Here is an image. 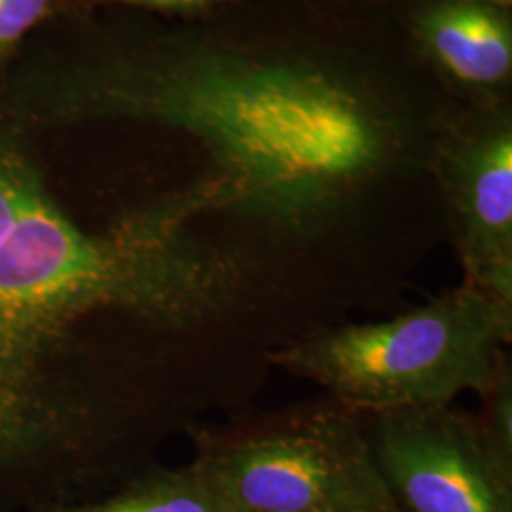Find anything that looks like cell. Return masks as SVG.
<instances>
[{
    "label": "cell",
    "mask_w": 512,
    "mask_h": 512,
    "mask_svg": "<svg viewBox=\"0 0 512 512\" xmlns=\"http://www.w3.org/2000/svg\"><path fill=\"white\" fill-rule=\"evenodd\" d=\"M232 260L186 245L164 224L105 238L82 232L42 186L18 207L0 194V463L57 435L67 412L50 366L74 327L120 310L188 325L238 289Z\"/></svg>",
    "instance_id": "obj_1"
},
{
    "label": "cell",
    "mask_w": 512,
    "mask_h": 512,
    "mask_svg": "<svg viewBox=\"0 0 512 512\" xmlns=\"http://www.w3.org/2000/svg\"><path fill=\"white\" fill-rule=\"evenodd\" d=\"M512 306L471 285L393 319L310 334L274 363L365 418L482 397L509 363Z\"/></svg>",
    "instance_id": "obj_2"
},
{
    "label": "cell",
    "mask_w": 512,
    "mask_h": 512,
    "mask_svg": "<svg viewBox=\"0 0 512 512\" xmlns=\"http://www.w3.org/2000/svg\"><path fill=\"white\" fill-rule=\"evenodd\" d=\"M192 465L230 512H401L361 416L332 401L198 431Z\"/></svg>",
    "instance_id": "obj_3"
},
{
    "label": "cell",
    "mask_w": 512,
    "mask_h": 512,
    "mask_svg": "<svg viewBox=\"0 0 512 512\" xmlns=\"http://www.w3.org/2000/svg\"><path fill=\"white\" fill-rule=\"evenodd\" d=\"M171 112L232 150L298 173H340L376 143L353 95L317 74H202L175 92Z\"/></svg>",
    "instance_id": "obj_4"
},
{
    "label": "cell",
    "mask_w": 512,
    "mask_h": 512,
    "mask_svg": "<svg viewBox=\"0 0 512 512\" xmlns=\"http://www.w3.org/2000/svg\"><path fill=\"white\" fill-rule=\"evenodd\" d=\"M372 456L401 512H512V465L476 414L448 406L361 418Z\"/></svg>",
    "instance_id": "obj_5"
},
{
    "label": "cell",
    "mask_w": 512,
    "mask_h": 512,
    "mask_svg": "<svg viewBox=\"0 0 512 512\" xmlns=\"http://www.w3.org/2000/svg\"><path fill=\"white\" fill-rule=\"evenodd\" d=\"M463 281L512 306V137L501 131L452 160Z\"/></svg>",
    "instance_id": "obj_6"
},
{
    "label": "cell",
    "mask_w": 512,
    "mask_h": 512,
    "mask_svg": "<svg viewBox=\"0 0 512 512\" xmlns=\"http://www.w3.org/2000/svg\"><path fill=\"white\" fill-rule=\"evenodd\" d=\"M425 33L433 52L461 80L488 84L511 69V31L484 6L471 2L440 6L427 18Z\"/></svg>",
    "instance_id": "obj_7"
},
{
    "label": "cell",
    "mask_w": 512,
    "mask_h": 512,
    "mask_svg": "<svg viewBox=\"0 0 512 512\" xmlns=\"http://www.w3.org/2000/svg\"><path fill=\"white\" fill-rule=\"evenodd\" d=\"M61 512H230L202 473L190 463L145 476L103 501Z\"/></svg>",
    "instance_id": "obj_8"
},
{
    "label": "cell",
    "mask_w": 512,
    "mask_h": 512,
    "mask_svg": "<svg viewBox=\"0 0 512 512\" xmlns=\"http://www.w3.org/2000/svg\"><path fill=\"white\" fill-rule=\"evenodd\" d=\"M478 425L495 454L512 465V374L511 361L501 368L492 387L480 397Z\"/></svg>",
    "instance_id": "obj_9"
},
{
    "label": "cell",
    "mask_w": 512,
    "mask_h": 512,
    "mask_svg": "<svg viewBox=\"0 0 512 512\" xmlns=\"http://www.w3.org/2000/svg\"><path fill=\"white\" fill-rule=\"evenodd\" d=\"M48 4L50 0H0V52L16 44L44 18Z\"/></svg>",
    "instance_id": "obj_10"
},
{
    "label": "cell",
    "mask_w": 512,
    "mask_h": 512,
    "mask_svg": "<svg viewBox=\"0 0 512 512\" xmlns=\"http://www.w3.org/2000/svg\"><path fill=\"white\" fill-rule=\"evenodd\" d=\"M129 2L162 6V8H196V6L207 4L209 0H129Z\"/></svg>",
    "instance_id": "obj_11"
},
{
    "label": "cell",
    "mask_w": 512,
    "mask_h": 512,
    "mask_svg": "<svg viewBox=\"0 0 512 512\" xmlns=\"http://www.w3.org/2000/svg\"><path fill=\"white\" fill-rule=\"evenodd\" d=\"M492 2H501V4H505V2H511V0H492Z\"/></svg>",
    "instance_id": "obj_12"
}]
</instances>
